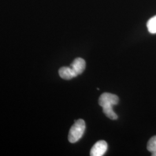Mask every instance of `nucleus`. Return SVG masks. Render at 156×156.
<instances>
[{"instance_id":"1","label":"nucleus","mask_w":156,"mask_h":156,"mask_svg":"<svg viewBox=\"0 0 156 156\" xmlns=\"http://www.w3.org/2000/svg\"><path fill=\"white\" fill-rule=\"evenodd\" d=\"M86 128V124L83 120L79 119L76 120L69 130L68 134V140L69 142L74 144L80 140Z\"/></svg>"},{"instance_id":"2","label":"nucleus","mask_w":156,"mask_h":156,"mask_svg":"<svg viewBox=\"0 0 156 156\" xmlns=\"http://www.w3.org/2000/svg\"><path fill=\"white\" fill-rule=\"evenodd\" d=\"M119 97L116 95L109 93H104L101 95L98 100V104L101 107L113 106L119 102Z\"/></svg>"},{"instance_id":"3","label":"nucleus","mask_w":156,"mask_h":156,"mask_svg":"<svg viewBox=\"0 0 156 156\" xmlns=\"http://www.w3.org/2000/svg\"><path fill=\"white\" fill-rule=\"evenodd\" d=\"M108 149V144L105 140H100L95 143L90 151L91 156H103Z\"/></svg>"},{"instance_id":"4","label":"nucleus","mask_w":156,"mask_h":156,"mask_svg":"<svg viewBox=\"0 0 156 156\" xmlns=\"http://www.w3.org/2000/svg\"><path fill=\"white\" fill-rule=\"evenodd\" d=\"M69 67L78 76L83 73L86 68V62L82 58H76L71 63Z\"/></svg>"},{"instance_id":"5","label":"nucleus","mask_w":156,"mask_h":156,"mask_svg":"<svg viewBox=\"0 0 156 156\" xmlns=\"http://www.w3.org/2000/svg\"><path fill=\"white\" fill-rule=\"evenodd\" d=\"M58 73L60 76L65 80H70L77 76L76 74L69 67H62L58 71Z\"/></svg>"},{"instance_id":"6","label":"nucleus","mask_w":156,"mask_h":156,"mask_svg":"<svg viewBox=\"0 0 156 156\" xmlns=\"http://www.w3.org/2000/svg\"><path fill=\"white\" fill-rule=\"evenodd\" d=\"M102 110L107 117L111 120L117 119V115L113 110V106H106L102 107Z\"/></svg>"},{"instance_id":"7","label":"nucleus","mask_w":156,"mask_h":156,"mask_svg":"<svg viewBox=\"0 0 156 156\" xmlns=\"http://www.w3.org/2000/svg\"><path fill=\"white\" fill-rule=\"evenodd\" d=\"M147 28L151 34H156V15L151 18L147 23Z\"/></svg>"},{"instance_id":"8","label":"nucleus","mask_w":156,"mask_h":156,"mask_svg":"<svg viewBox=\"0 0 156 156\" xmlns=\"http://www.w3.org/2000/svg\"><path fill=\"white\" fill-rule=\"evenodd\" d=\"M147 149L151 153L156 151V135L151 137L147 142Z\"/></svg>"},{"instance_id":"9","label":"nucleus","mask_w":156,"mask_h":156,"mask_svg":"<svg viewBox=\"0 0 156 156\" xmlns=\"http://www.w3.org/2000/svg\"><path fill=\"white\" fill-rule=\"evenodd\" d=\"M151 156H156V151H154L153 153H151Z\"/></svg>"}]
</instances>
